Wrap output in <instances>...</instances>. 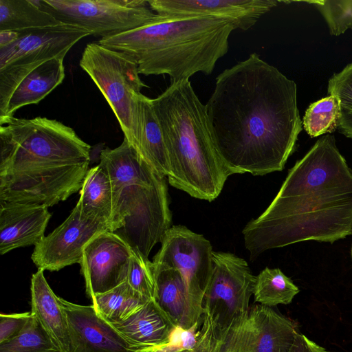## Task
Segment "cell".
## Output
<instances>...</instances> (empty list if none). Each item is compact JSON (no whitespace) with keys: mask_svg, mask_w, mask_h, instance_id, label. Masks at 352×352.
Instances as JSON below:
<instances>
[{"mask_svg":"<svg viewBox=\"0 0 352 352\" xmlns=\"http://www.w3.org/2000/svg\"><path fill=\"white\" fill-rule=\"evenodd\" d=\"M205 107L230 175H264L285 168L302 129L294 80L253 53L217 77Z\"/></svg>","mask_w":352,"mask_h":352,"instance_id":"1","label":"cell"},{"mask_svg":"<svg viewBox=\"0 0 352 352\" xmlns=\"http://www.w3.org/2000/svg\"><path fill=\"white\" fill-rule=\"evenodd\" d=\"M242 233L252 259L302 241L333 243L352 235V170L333 135L320 138L296 162L269 206Z\"/></svg>","mask_w":352,"mask_h":352,"instance_id":"2","label":"cell"},{"mask_svg":"<svg viewBox=\"0 0 352 352\" xmlns=\"http://www.w3.org/2000/svg\"><path fill=\"white\" fill-rule=\"evenodd\" d=\"M91 146L45 117L0 119V201L51 207L80 190Z\"/></svg>","mask_w":352,"mask_h":352,"instance_id":"3","label":"cell"},{"mask_svg":"<svg viewBox=\"0 0 352 352\" xmlns=\"http://www.w3.org/2000/svg\"><path fill=\"white\" fill-rule=\"evenodd\" d=\"M235 29L226 18L159 15L151 23L98 43L133 58L140 74H168L174 83L197 72L210 74L228 52Z\"/></svg>","mask_w":352,"mask_h":352,"instance_id":"4","label":"cell"},{"mask_svg":"<svg viewBox=\"0 0 352 352\" xmlns=\"http://www.w3.org/2000/svg\"><path fill=\"white\" fill-rule=\"evenodd\" d=\"M151 102L168 155L169 184L192 197L213 201L230 175L214 146L206 107L190 81L170 83Z\"/></svg>","mask_w":352,"mask_h":352,"instance_id":"5","label":"cell"},{"mask_svg":"<svg viewBox=\"0 0 352 352\" xmlns=\"http://www.w3.org/2000/svg\"><path fill=\"white\" fill-rule=\"evenodd\" d=\"M112 184L114 232L145 258L170 228L166 177L144 161L124 138L100 151V163Z\"/></svg>","mask_w":352,"mask_h":352,"instance_id":"6","label":"cell"},{"mask_svg":"<svg viewBox=\"0 0 352 352\" xmlns=\"http://www.w3.org/2000/svg\"><path fill=\"white\" fill-rule=\"evenodd\" d=\"M193 352H292L297 324L270 307L254 305L230 322L202 318Z\"/></svg>","mask_w":352,"mask_h":352,"instance_id":"7","label":"cell"},{"mask_svg":"<svg viewBox=\"0 0 352 352\" xmlns=\"http://www.w3.org/2000/svg\"><path fill=\"white\" fill-rule=\"evenodd\" d=\"M19 32L15 41L0 47L1 116L16 87L32 70L52 58L65 56L78 41L92 35L85 28L68 23Z\"/></svg>","mask_w":352,"mask_h":352,"instance_id":"8","label":"cell"},{"mask_svg":"<svg viewBox=\"0 0 352 352\" xmlns=\"http://www.w3.org/2000/svg\"><path fill=\"white\" fill-rule=\"evenodd\" d=\"M79 65L101 91L131 144L135 134L133 96L148 87L140 77L138 63L124 52L94 42L85 47Z\"/></svg>","mask_w":352,"mask_h":352,"instance_id":"9","label":"cell"},{"mask_svg":"<svg viewBox=\"0 0 352 352\" xmlns=\"http://www.w3.org/2000/svg\"><path fill=\"white\" fill-rule=\"evenodd\" d=\"M153 262L177 269L186 293L187 310L184 329L201 324L203 299L212 271V248L203 235L186 226H171L161 241Z\"/></svg>","mask_w":352,"mask_h":352,"instance_id":"10","label":"cell"},{"mask_svg":"<svg viewBox=\"0 0 352 352\" xmlns=\"http://www.w3.org/2000/svg\"><path fill=\"white\" fill-rule=\"evenodd\" d=\"M40 4L60 22L101 38L139 28L159 16L146 0H40Z\"/></svg>","mask_w":352,"mask_h":352,"instance_id":"11","label":"cell"},{"mask_svg":"<svg viewBox=\"0 0 352 352\" xmlns=\"http://www.w3.org/2000/svg\"><path fill=\"white\" fill-rule=\"evenodd\" d=\"M255 278L242 258L213 251L212 271L204 296L202 318L223 324L248 310Z\"/></svg>","mask_w":352,"mask_h":352,"instance_id":"12","label":"cell"},{"mask_svg":"<svg viewBox=\"0 0 352 352\" xmlns=\"http://www.w3.org/2000/svg\"><path fill=\"white\" fill-rule=\"evenodd\" d=\"M108 227L85 217L76 205L68 217L36 245L31 258L38 269L58 271L80 263L86 245Z\"/></svg>","mask_w":352,"mask_h":352,"instance_id":"13","label":"cell"},{"mask_svg":"<svg viewBox=\"0 0 352 352\" xmlns=\"http://www.w3.org/2000/svg\"><path fill=\"white\" fill-rule=\"evenodd\" d=\"M133 248L110 231L98 234L85 247L80 262L87 294L106 292L126 280Z\"/></svg>","mask_w":352,"mask_h":352,"instance_id":"14","label":"cell"},{"mask_svg":"<svg viewBox=\"0 0 352 352\" xmlns=\"http://www.w3.org/2000/svg\"><path fill=\"white\" fill-rule=\"evenodd\" d=\"M153 11L162 16L226 18L236 28L247 30L276 7L275 0H148Z\"/></svg>","mask_w":352,"mask_h":352,"instance_id":"15","label":"cell"},{"mask_svg":"<svg viewBox=\"0 0 352 352\" xmlns=\"http://www.w3.org/2000/svg\"><path fill=\"white\" fill-rule=\"evenodd\" d=\"M66 314L71 352H134L113 327L92 305H80L60 297Z\"/></svg>","mask_w":352,"mask_h":352,"instance_id":"16","label":"cell"},{"mask_svg":"<svg viewBox=\"0 0 352 352\" xmlns=\"http://www.w3.org/2000/svg\"><path fill=\"white\" fill-rule=\"evenodd\" d=\"M108 322L134 352H153L166 345L179 326L154 298L128 318Z\"/></svg>","mask_w":352,"mask_h":352,"instance_id":"17","label":"cell"},{"mask_svg":"<svg viewBox=\"0 0 352 352\" xmlns=\"http://www.w3.org/2000/svg\"><path fill=\"white\" fill-rule=\"evenodd\" d=\"M50 217L45 206L0 201V254L36 245L45 236Z\"/></svg>","mask_w":352,"mask_h":352,"instance_id":"18","label":"cell"},{"mask_svg":"<svg viewBox=\"0 0 352 352\" xmlns=\"http://www.w3.org/2000/svg\"><path fill=\"white\" fill-rule=\"evenodd\" d=\"M133 98L135 134L131 145L153 168L167 177L170 172L169 158L151 98L141 92L135 94Z\"/></svg>","mask_w":352,"mask_h":352,"instance_id":"19","label":"cell"},{"mask_svg":"<svg viewBox=\"0 0 352 352\" xmlns=\"http://www.w3.org/2000/svg\"><path fill=\"white\" fill-rule=\"evenodd\" d=\"M44 270L38 269L31 279V313L59 352H71V340L66 314L47 283Z\"/></svg>","mask_w":352,"mask_h":352,"instance_id":"20","label":"cell"},{"mask_svg":"<svg viewBox=\"0 0 352 352\" xmlns=\"http://www.w3.org/2000/svg\"><path fill=\"white\" fill-rule=\"evenodd\" d=\"M65 57H55L32 70L13 91L6 112L0 119L14 117V113L22 107L38 104L60 85L65 76Z\"/></svg>","mask_w":352,"mask_h":352,"instance_id":"21","label":"cell"},{"mask_svg":"<svg viewBox=\"0 0 352 352\" xmlns=\"http://www.w3.org/2000/svg\"><path fill=\"white\" fill-rule=\"evenodd\" d=\"M77 204L82 214L105 224L110 231L113 213L112 184L100 164L89 169Z\"/></svg>","mask_w":352,"mask_h":352,"instance_id":"22","label":"cell"},{"mask_svg":"<svg viewBox=\"0 0 352 352\" xmlns=\"http://www.w3.org/2000/svg\"><path fill=\"white\" fill-rule=\"evenodd\" d=\"M155 285L154 299L159 305L184 329L187 300L184 283L179 272L160 263H151Z\"/></svg>","mask_w":352,"mask_h":352,"instance_id":"23","label":"cell"},{"mask_svg":"<svg viewBox=\"0 0 352 352\" xmlns=\"http://www.w3.org/2000/svg\"><path fill=\"white\" fill-rule=\"evenodd\" d=\"M63 23L43 9L40 0H0V31H24Z\"/></svg>","mask_w":352,"mask_h":352,"instance_id":"24","label":"cell"},{"mask_svg":"<svg viewBox=\"0 0 352 352\" xmlns=\"http://www.w3.org/2000/svg\"><path fill=\"white\" fill-rule=\"evenodd\" d=\"M91 299L96 312L108 322L128 318L150 300L135 292L126 281Z\"/></svg>","mask_w":352,"mask_h":352,"instance_id":"25","label":"cell"},{"mask_svg":"<svg viewBox=\"0 0 352 352\" xmlns=\"http://www.w3.org/2000/svg\"><path fill=\"white\" fill-rule=\"evenodd\" d=\"M298 287L279 268L265 267L255 278L254 301L267 307L290 304Z\"/></svg>","mask_w":352,"mask_h":352,"instance_id":"26","label":"cell"},{"mask_svg":"<svg viewBox=\"0 0 352 352\" xmlns=\"http://www.w3.org/2000/svg\"><path fill=\"white\" fill-rule=\"evenodd\" d=\"M340 114L338 99L328 95L310 104L302 118V126L311 138L331 133L338 128Z\"/></svg>","mask_w":352,"mask_h":352,"instance_id":"27","label":"cell"},{"mask_svg":"<svg viewBox=\"0 0 352 352\" xmlns=\"http://www.w3.org/2000/svg\"><path fill=\"white\" fill-rule=\"evenodd\" d=\"M0 352L59 351L32 314L30 320L15 337L0 344Z\"/></svg>","mask_w":352,"mask_h":352,"instance_id":"28","label":"cell"},{"mask_svg":"<svg viewBox=\"0 0 352 352\" xmlns=\"http://www.w3.org/2000/svg\"><path fill=\"white\" fill-rule=\"evenodd\" d=\"M303 2L314 6L324 19L329 33L339 36L352 30V0H313Z\"/></svg>","mask_w":352,"mask_h":352,"instance_id":"29","label":"cell"},{"mask_svg":"<svg viewBox=\"0 0 352 352\" xmlns=\"http://www.w3.org/2000/svg\"><path fill=\"white\" fill-rule=\"evenodd\" d=\"M151 261L133 249L126 283L137 293L148 300L155 296V285Z\"/></svg>","mask_w":352,"mask_h":352,"instance_id":"30","label":"cell"},{"mask_svg":"<svg viewBox=\"0 0 352 352\" xmlns=\"http://www.w3.org/2000/svg\"><path fill=\"white\" fill-rule=\"evenodd\" d=\"M327 94L338 99L341 113L352 111V63L329 79Z\"/></svg>","mask_w":352,"mask_h":352,"instance_id":"31","label":"cell"},{"mask_svg":"<svg viewBox=\"0 0 352 352\" xmlns=\"http://www.w3.org/2000/svg\"><path fill=\"white\" fill-rule=\"evenodd\" d=\"M31 312L1 314L0 344L15 337L31 318Z\"/></svg>","mask_w":352,"mask_h":352,"instance_id":"32","label":"cell"},{"mask_svg":"<svg viewBox=\"0 0 352 352\" xmlns=\"http://www.w3.org/2000/svg\"><path fill=\"white\" fill-rule=\"evenodd\" d=\"M325 349L300 333L292 352H325Z\"/></svg>","mask_w":352,"mask_h":352,"instance_id":"33","label":"cell"},{"mask_svg":"<svg viewBox=\"0 0 352 352\" xmlns=\"http://www.w3.org/2000/svg\"><path fill=\"white\" fill-rule=\"evenodd\" d=\"M338 129L342 134L352 139V111L341 113L338 124Z\"/></svg>","mask_w":352,"mask_h":352,"instance_id":"34","label":"cell"},{"mask_svg":"<svg viewBox=\"0 0 352 352\" xmlns=\"http://www.w3.org/2000/svg\"><path fill=\"white\" fill-rule=\"evenodd\" d=\"M20 36L19 31H0V47L15 41Z\"/></svg>","mask_w":352,"mask_h":352,"instance_id":"35","label":"cell"},{"mask_svg":"<svg viewBox=\"0 0 352 352\" xmlns=\"http://www.w3.org/2000/svg\"><path fill=\"white\" fill-rule=\"evenodd\" d=\"M153 352H193L192 351L180 349L176 346L166 344Z\"/></svg>","mask_w":352,"mask_h":352,"instance_id":"36","label":"cell"},{"mask_svg":"<svg viewBox=\"0 0 352 352\" xmlns=\"http://www.w3.org/2000/svg\"><path fill=\"white\" fill-rule=\"evenodd\" d=\"M351 258H352V245H351Z\"/></svg>","mask_w":352,"mask_h":352,"instance_id":"37","label":"cell"},{"mask_svg":"<svg viewBox=\"0 0 352 352\" xmlns=\"http://www.w3.org/2000/svg\"><path fill=\"white\" fill-rule=\"evenodd\" d=\"M325 352H338V351H325Z\"/></svg>","mask_w":352,"mask_h":352,"instance_id":"38","label":"cell"}]
</instances>
